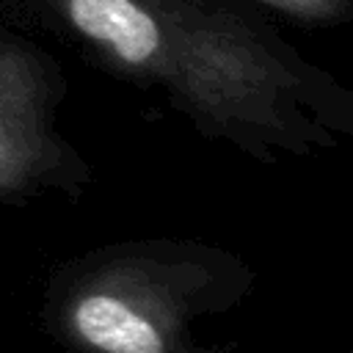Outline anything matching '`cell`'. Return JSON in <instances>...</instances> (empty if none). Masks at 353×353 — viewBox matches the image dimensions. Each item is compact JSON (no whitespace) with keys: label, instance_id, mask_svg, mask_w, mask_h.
Masks as SVG:
<instances>
[{"label":"cell","instance_id":"obj_4","mask_svg":"<svg viewBox=\"0 0 353 353\" xmlns=\"http://www.w3.org/2000/svg\"><path fill=\"white\" fill-rule=\"evenodd\" d=\"M301 25H339L353 14V0H254Z\"/></svg>","mask_w":353,"mask_h":353},{"label":"cell","instance_id":"obj_1","mask_svg":"<svg viewBox=\"0 0 353 353\" xmlns=\"http://www.w3.org/2000/svg\"><path fill=\"white\" fill-rule=\"evenodd\" d=\"M113 72L157 85L207 135L276 160L334 146L353 99L229 0H36Z\"/></svg>","mask_w":353,"mask_h":353},{"label":"cell","instance_id":"obj_3","mask_svg":"<svg viewBox=\"0 0 353 353\" xmlns=\"http://www.w3.org/2000/svg\"><path fill=\"white\" fill-rule=\"evenodd\" d=\"M69 149L52 127V83L36 50L0 41V196L66 176Z\"/></svg>","mask_w":353,"mask_h":353},{"label":"cell","instance_id":"obj_2","mask_svg":"<svg viewBox=\"0 0 353 353\" xmlns=\"http://www.w3.org/2000/svg\"><path fill=\"white\" fill-rule=\"evenodd\" d=\"M221 256L138 245L94 259L58 301V325L83 353H188L193 320L221 303Z\"/></svg>","mask_w":353,"mask_h":353}]
</instances>
